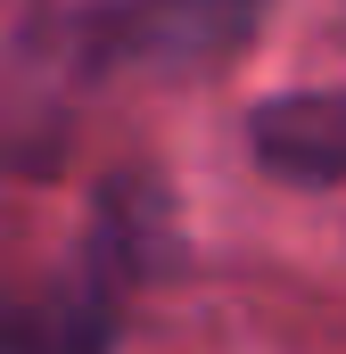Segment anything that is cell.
<instances>
[{"label": "cell", "mask_w": 346, "mask_h": 354, "mask_svg": "<svg viewBox=\"0 0 346 354\" xmlns=\"http://www.w3.org/2000/svg\"><path fill=\"white\" fill-rule=\"evenodd\" d=\"M124 313V280L107 256L50 288H8L0 297V354H107Z\"/></svg>", "instance_id": "1"}, {"label": "cell", "mask_w": 346, "mask_h": 354, "mask_svg": "<svg viewBox=\"0 0 346 354\" xmlns=\"http://www.w3.org/2000/svg\"><path fill=\"white\" fill-rule=\"evenodd\" d=\"M272 0H124L107 17V58H149V66H206L256 33Z\"/></svg>", "instance_id": "2"}, {"label": "cell", "mask_w": 346, "mask_h": 354, "mask_svg": "<svg viewBox=\"0 0 346 354\" xmlns=\"http://www.w3.org/2000/svg\"><path fill=\"white\" fill-rule=\"evenodd\" d=\"M248 140L289 181H346V83L338 91H289L248 115Z\"/></svg>", "instance_id": "3"}]
</instances>
